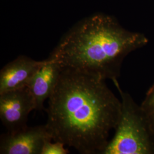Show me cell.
Here are the masks:
<instances>
[{
    "mask_svg": "<svg viewBox=\"0 0 154 154\" xmlns=\"http://www.w3.org/2000/svg\"><path fill=\"white\" fill-rule=\"evenodd\" d=\"M48 99L46 125L54 142L80 154H103L121 111V101L107 87L105 79L63 67Z\"/></svg>",
    "mask_w": 154,
    "mask_h": 154,
    "instance_id": "1",
    "label": "cell"
},
{
    "mask_svg": "<svg viewBox=\"0 0 154 154\" xmlns=\"http://www.w3.org/2000/svg\"><path fill=\"white\" fill-rule=\"evenodd\" d=\"M148 43L142 33L123 28L115 18L95 14L77 23L61 38L49 58L63 67L113 81L127 55Z\"/></svg>",
    "mask_w": 154,
    "mask_h": 154,
    "instance_id": "2",
    "label": "cell"
},
{
    "mask_svg": "<svg viewBox=\"0 0 154 154\" xmlns=\"http://www.w3.org/2000/svg\"><path fill=\"white\" fill-rule=\"evenodd\" d=\"M121 97V111L112 139L102 154H154V133L140 106L112 81Z\"/></svg>",
    "mask_w": 154,
    "mask_h": 154,
    "instance_id": "3",
    "label": "cell"
},
{
    "mask_svg": "<svg viewBox=\"0 0 154 154\" xmlns=\"http://www.w3.org/2000/svg\"><path fill=\"white\" fill-rule=\"evenodd\" d=\"M36 103L28 86L0 94V119L8 132L27 127L28 116Z\"/></svg>",
    "mask_w": 154,
    "mask_h": 154,
    "instance_id": "4",
    "label": "cell"
},
{
    "mask_svg": "<svg viewBox=\"0 0 154 154\" xmlns=\"http://www.w3.org/2000/svg\"><path fill=\"white\" fill-rule=\"evenodd\" d=\"M49 140L53 138L46 124L8 131L1 135L0 154H41L45 143Z\"/></svg>",
    "mask_w": 154,
    "mask_h": 154,
    "instance_id": "5",
    "label": "cell"
},
{
    "mask_svg": "<svg viewBox=\"0 0 154 154\" xmlns=\"http://www.w3.org/2000/svg\"><path fill=\"white\" fill-rule=\"evenodd\" d=\"M45 62L20 55L7 63L0 72V94L24 88Z\"/></svg>",
    "mask_w": 154,
    "mask_h": 154,
    "instance_id": "6",
    "label": "cell"
},
{
    "mask_svg": "<svg viewBox=\"0 0 154 154\" xmlns=\"http://www.w3.org/2000/svg\"><path fill=\"white\" fill-rule=\"evenodd\" d=\"M62 69L59 62L48 57L28 83L27 86L35 101L36 110L44 109V102L53 93Z\"/></svg>",
    "mask_w": 154,
    "mask_h": 154,
    "instance_id": "7",
    "label": "cell"
},
{
    "mask_svg": "<svg viewBox=\"0 0 154 154\" xmlns=\"http://www.w3.org/2000/svg\"><path fill=\"white\" fill-rule=\"evenodd\" d=\"M140 107L154 133V84L149 90Z\"/></svg>",
    "mask_w": 154,
    "mask_h": 154,
    "instance_id": "8",
    "label": "cell"
},
{
    "mask_svg": "<svg viewBox=\"0 0 154 154\" xmlns=\"http://www.w3.org/2000/svg\"><path fill=\"white\" fill-rule=\"evenodd\" d=\"M52 140L48 141L43 147L41 154H67L69 151L65 148V144L60 142H54Z\"/></svg>",
    "mask_w": 154,
    "mask_h": 154,
    "instance_id": "9",
    "label": "cell"
}]
</instances>
